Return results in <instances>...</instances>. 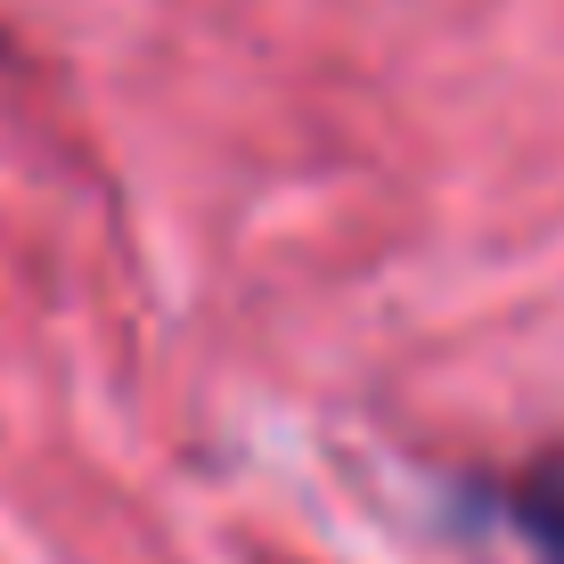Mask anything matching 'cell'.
<instances>
[{
	"label": "cell",
	"mask_w": 564,
	"mask_h": 564,
	"mask_svg": "<svg viewBox=\"0 0 564 564\" xmlns=\"http://www.w3.org/2000/svg\"><path fill=\"white\" fill-rule=\"evenodd\" d=\"M499 508L523 540H532L549 564H564V451H540L523 475H508V491H499Z\"/></svg>",
	"instance_id": "cell-1"
}]
</instances>
